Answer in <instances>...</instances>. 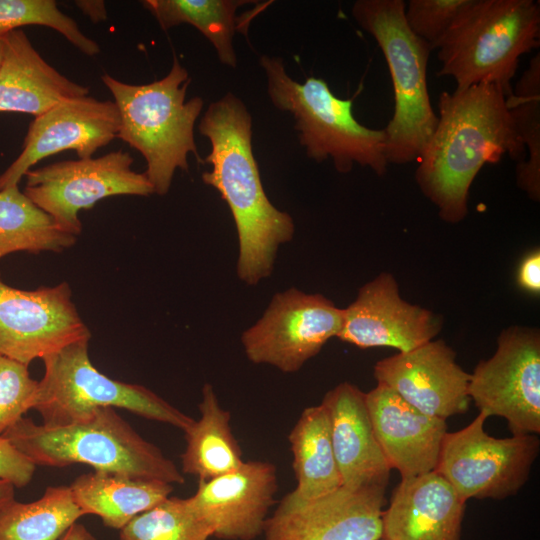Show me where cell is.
Segmentation results:
<instances>
[{
  "label": "cell",
  "mask_w": 540,
  "mask_h": 540,
  "mask_svg": "<svg viewBox=\"0 0 540 540\" xmlns=\"http://www.w3.org/2000/svg\"><path fill=\"white\" fill-rule=\"evenodd\" d=\"M441 327L439 316L405 301L394 276L385 272L364 284L343 309L337 338L359 348L393 347L408 352L433 340Z\"/></svg>",
  "instance_id": "16"
},
{
  "label": "cell",
  "mask_w": 540,
  "mask_h": 540,
  "mask_svg": "<svg viewBox=\"0 0 540 540\" xmlns=\"http://www.w3.org/2000/svg\"><path fill=\"white\" fill-rule=\"evenodd\" d=\"M403 0H358L352 15L382 50L394 91V113L384 128L388 164L418 161L438 123L428 94L431 47L415 36L404 18Z\"/></svg>",
  "instance_id": "5"
},
{
  "label": "cell",
  "mask_w": 540,
  "mask_h": 540,
  "mask_svg": "<svg viewBox=\"0 0 540 540\" xmlns=\"http://www.w3.org/2000/svg\"><path fill=\"white\" fill-rule=\"evenodd\" d=\"M521 288L538 294L540 292V252L538 249L530 252L521 261L517 274Z\"/></svg>",
  "instance_id": "35"
},
{
  "label": "cell",
  "mask_w": 540,
  "mask_h": 540,
  "mask_svg": "<svg viewBox=\"0 0 540 540\" xmlns=\"http://www.w3.org/2000/svg\"><path fill=\"white\" fill-rule=\"evenodd\" d=\"M15 500V487L12 483L0 479V509Z\"/></svg>",
  "instance_id": "38"
},
{
  "label": "cell",
  "mask_w": 540,
  "mask_h": 540,
  "mask_svg": "<svg viewBox=\"0 0 540 540\" xmlns=\"http://www.w3.org/2000/svg\"><path fill=\"white\" fill-rule=\"evenodd\" d=\"M365 398L389 468L396 469L401 479L434 471L447 432L446 420L419 411L382 384L365 393Z\"/></svg>",
  "instance_id": "19"
},
{
  "label": "cell",
  "mask_w": 540,
  "mask_h": 540,
  "mask_svg": "<svg viewBox=\"0 0 540 540\" xmlns=\"http://www.w3.org/2000/svg\"><path fill=\"white\" fill-rule=\"evenodd\" d=\"M3 38L0 112L36 117L65 99L88 94V87L69 80L48 64L23 30H13Z\"/></svg>",
  "instance_id": "22"
},
{
  "label": "cell",
  "mask_w": 540,
  "mask_h": 540,
  "mask_svg": "<svg viewBox=\"0 0 540 540\" xmlns=\"http://www.w3.org/2000/svg\"><path fill=\"white\" fill-rule=\"evenodd\" d=\"M385 490L339 489L316 498L293 491L267 518L264 540H379Z\"/></svg>",
  "instance_id": "14"
},
{
  "label": "cell",
  "mask_w": 540,
  "mask_h": 540,
  "mask_svg": "<svg viewBox=\"0 0 540 540\" xmlns=\"http://www.w3.org/2000/svg\"><path fill=\"white\" fill-rule=\"evenodd\" d=\"M82 516L69 485L49 486L35 501L0 509V540H59Z\"/></svg>",
  "instance_id": "28"
},
{
  "label": "cell",
  "mask_w": 540,
  "mask_h": 540,
  "mask_svg": "<svg viewBox=\"0 0 540 540\" xmlns=\"http://www.w3.org/2000/svg\"><path fill=\"white\" fill-rule=\"evenodd\" d=\"M120 115L114 101L91 96L65 99L30 123L19 156L0 175V191L18 186L39 161L73 150L80 159L91 158L120 130Z\"/></svg>",
  "instance_id": "15"
},
{
  "label": "cell",
  "mask_w": 540,
  "mask_h": 540,
  "mask_svg": "<svg viewBox=\"0 0 540 540\" xmlns=\"http://www.w3.org/2000/svg\"><path fill=\"white\" fill-rule=\"evenodd\" d=\"M198 407L200 418L184 431L181 472L206 481L238 468L244 461L232 432L231 414L220 406L211 384H204Z\"/></svg>",
  "instance_id": "24"
},
{
  "label": "cell",
  "mask_w": 540,
  "mask_h": 540,
  "mask_svg": "<svg viewBox=\"0 0 540 540\" xmlns=\"http://www.w3.org/2000/svg\"><path fill=\"white\" fill-rule=\"evenodd\" d=\"M2 436L36 466L84 464L135 479L172 485L185 482L174 462L111 407L63 426L37 424L24 416Z\"/></svg>",
  "instance_id": "3"
},
{
  "label": "cell",
  "mask_w": 540,
  "mask_h": 540,
  "mask_svg": "<svg viewBox=\"0 0 540 540\" xmlns=\"http://www.w3.org/2000/svg\"><path fill=\"white\" fill-rule=\"evenodd\" d=\"M90 339L67 282L22 290L3 282L0 275V354L29 366Z\"/></svg>",
  "instance_id": "13"
},
{
  "label": "cell",
  "mask_w": 540,
  "mask_h": 540,
  "mask_svg": "<svg viewBox=\"0 0 540 540\" xmlns=\"http://www.w3.org/2000/svg\"><path fill=\"white\" fill-rule=\"evenodd\" d=\"M198 129L211 143L203 161L212 170L202 180L227 203L238 236L237 276L255 286L272 274L280 246L293 239V218L264 191L252 152V117L239 98L229 92L211 103Z\"/></svg>",
  "instance_id": "2"
},
{
  "label": "cell",
  "mask_w": 540,
  "mask_h": 540,
  "mask_svg": "<svg viewBox=\"0 0 540 540\" xmlns=\"http://www.w3.org/2000/svg\"><path fill=\"white\" fill-rule=\"evenodd\" d=\"M374 377L377 384L429 416L446 420L469 408L470 374L456 362V353L443 340H431L379 360Z\"/></svg>",
  "instance_id": "17"
},
{
  "label": "cell",
  "mask_w": 540,
  "mask_h": 540,
  "mask_svg": "<svg viewBox=\"0 0 540 540\" xmlns=\"http://www.w3.org/2000/svg\"><path fill=\"white\" fill-rule=\"evenodd\" d=\"M69 487L84 515H96L118 530L173 492L169 483L95 470L76 477Z\"/></svg>",
  "instance_id": "23"
},
{
  "label": "cell",
  "mask_w": 540,
  "mask_h": 540,
  "mask_svg": "<svg viewBox=\"0 0 540 540\" xmlns=\"http://www.w3.org/2000/svg\"><path fill=\"white\" fill-rule=\"evenodd\" d=\"M321 403L329 414L342 486L386 490L391 469L375 437L365 393L352 383L342 382L329 390Z\"/></svg>",
  "instance_id": "20"
},
{
  "label": "cell",
  "mask_w": 540,
  "mask_h": 540,
  "mask_svg": "<svg viewBox=\"0 0 540 540\" xmlns=\"http://www.w3.org/2000/svg\"><path fill=\"white\" fill-rule=\"evenodd\" d=\"M277 489V471L271 462L244 461L228 473L199 481L188 500L212 536L253 540L263 533Z\"/></svg>",
  "instance_id": "18"
},
{
  "label": "cell",
  "mask_w": 540,
  "mask_h": 540,
  "mask_svg": "<svg viewBox=\"0 0 540 540\" xmlns=\"http://www.w3.org/2000/svg\"><path fill=\"white\" fill-rule=\"evenodd\" d=\"M212 531L188 498L169 496L120 529L119 540H208Z\"/></svg>",
  "instance_id": "30"
},
{
  "label": "cell",
  "mask_w": 540,
  "mask_h": 540,
  "mask_svg": "<svg viewBox=\"0 0 540 540\" xmlns=\"http://www.w3.org/2000/svg\"><path fill=\"white\" fill-rule=\"evenodd\" d=\"M133 157L122 150L97 158L56 162L26 174L24 194L65 231H82L79 212L105 198L149 196L154 188L146 174L134 171Z\"/></svg>",
  "instance_id": "10"
},
{
  "label": "cell",
  "mask_w": 540,
  "mask_h": 540,
  "mask_svg": "<svg viewBox=\"0 0 540 540\" xmlns=\"http://www.w3.org/2000/svg\"><path fill=\"white\" fill-rule=\"evenodd\" d=\"M342 324L343 309L330 299L291 287L272 297L262 316L242 333L241 343L252 363L294 373L338 336Z\"/></svg>",
  "instance_id": "11"
},
{
  "label": "cell",
  "mask_w": 540,
  "mask_h": 540,
  "mask_svg": "<svg viewBox=\"0 0 540 540\" xmlns=\"http://www.w3.org/2000/svg\"><path fill=\"white\" fill-rule=\"evenodd\" d=\"M379 540H384V539L381 538V539H379Z\"/></svg>",
  "instance_id": "40"
},
{
  "label": "cell",
  "mask_w": 540,
  "mask_h": 540,
  "mask_svg": "<svg viewBox=\"0 0 540 540\" xmlns=\"http://www.w3.org/2000/svg\"><path fill=\"white\" fill-rule=\"evenodd\" d=\"M464 501L437 472L401 479L382 514L384 540H461Z\"/></svg>",
  "instance_id": "21"
},
{
  "label": "cell",
  "mask_w": 540,
  "mask_h": 540,
  "mask_svg": "<svg viewBox=\"0 0 540 540\" xmlns=\"http://www.w3.org/2000/svg\"><path fill=\"white\" fill-rule=\"evenodd\" d=\"M89 341L70 344L42 359L44 374L38 381L33 405L46 426L84 421L103 407L125 409L137 416L169 424L183 432L194 422L143 385L112 379L91 362Z\"/></svg>",
  "instance_id": "8"
},
{
  "label": "cell",
  "mask_w": 540,
  "mask_h": 540,
  "mask_svg": "<svg viewBox=\"0 0 540 540\" xmlns=\"http://www.w3.org/2000/svg\"><path fill=\"white\" fill-rule=\"evenodd\" d=\"M59 540H96V538L83 524L76 522Z\"/></svg>",
  "instance_id": "37"
},
{
  "label": "cell",
  "mask_w": 540,
  "mask_h": 540,
  "mask_svg": "<svg viewBox=\"0 0 540 540\" xmlns=\"http://www.w3.org/2000/svg\"><path fill=\"white\" fill-rule=\"evenodd\" d=\"M36 465L17 450L7 439L0 437V479L15 488H23L30 483Z\"/></svg>",
  "instance_id": "34"
},
{
  "label": "cell",
  "mask_w": 540,
  "mask_h": 540,
  "mask_svg": "<svg viewBox=\"0 0 540 540\" xmlns=\"http://www.w3.org/2000/svg\"><path fill=\"white\" fill-rule=\"evenodd\" d=\"M26 25H41L62 34L88 56L100 53L99 45L85 36L78 24L54 0H0V36Z\"/></svg>",
  "instance_id": "31"
},
{
  "label": "cell",
  "mask_w": 540,
  "mask_h": 540,
  "mask_svg": "<svg viewBox=\"0 0 540 540\" xmlns=\"http://www.w3.org/2000/svg\"><path fill=\"white\" fill-rule=\"evenodd\" d=\"M260 63L271 102L293 115L294 128L309 158L318 163L331 158L339 173L350 172L354 163L380 176L386 173L385 130L360 124L352 113V98L336 97L321 78L308 77L303 83L293 80L281 58L263 55Z\"/></svg>",
  "instance_id": "6"
},
{
  "label": "cell",
  "mask_w": 540,
  "mask_h": 540,
  "mask_svg": "<svg viewBox=\"0 0 540 540\" xmlns=\"http://www.w3.org/2000/svg\"><path fill=\"white\" fill-rule=\"evenodd\" d=\"M517 134L527 153L517 164L518 186L534 201L540 198V54L530 61L506 98Z\"/></svg>",
  "instance_id": "29"
},
{
  "label": "cell",
  "mask_w": 540,
  "mask_h": 540,
  "mask_svg": "<svg viewBox=\"0 0 540 540\" xmlns=\"http://www.w3.org/2000/svg\"><path fill=\"white\" fill-rule=\"evenodd\" d=\"M540 5L535 0H474L438 49V75L459 89L477 84L512 92L520 57L539 47Z\"/></svg>",
  "instance_id": "7"
},
{
  "label": "cell",
  "mask_w": 540,
  "mask_h": 540,
  "mask_svg": "<svg viewBox=\"0 0 540 540\" xmlns=\"http://www.w3.org/2000/svg\"><path fill=\"white\" fill-rule=\"evenodd\" d=\"M253 3L245 0H146L142 5L168 30L182 23L198 29L215 47L219 60L233 68L237 59L233 36L238 30V7Z\"/></svg>",
  "instance_id": "27"
},
{
  "label": "cell",
  "mask_w": 540,
  "mask_h": 540,
  "mask_svg": "<svg viewBox=\"0 0 540 540\" xmlns=\"http://www.w3.org/2000/svg\"><path fill=\"white\" fill-rule=\"evenodd\" d=\"M76 241L18 186L0 191V259L16 252L61 253Z\"/></svg>",
  "instance_id": "26"
},
{
  "label": "cell",
  "mask_w": 540,
  "mask_h": 540,
  "mask_svg": "<svg viewBox=\"0 0 540 540\" xmlns=\"http://www.w3.org/2000/svg\"><path fill=\"white\" fill-rule=\"evenodd\" d=\"M474 0H410L404 18L411 32L437 49Z\"/></svg>",
  "instance_id": "32"
},
{
  "label": "cell",
  "mask_w": 540,
  "mask_h": 540,
  "mask_svg": "<svg viewBox=\"0 0 540 540\" xmlns=\"http://www.w3.org/2000/svg\"><path fill=\"white\" fill-rule=\"evenodd\" d=\"M37 390L27 365L0 354V437L33 408Z\"/></svg>",
  "instance_id": "33"
},
{
  "label": "cell",
  "mask_w": 540,
  "mask_h": 540,
  "mask_svg": "<svg viewBox=\"0 0 540 540\" xmlns=\"http://www.w3.org/2000/svg\"><path fill=\"white\" fill-rule=\"evenodd\" d=\"M507 96L493 84L456 88L439 96L438 123L417 161L415 178L448 223L467 215L470 186L485 164L497 163L506 154L517 164L526 158Z\"/></svg>",
  "instance_id": "1"
},
{
  "label": "cell",
  "mask_w": 540,
  "mask_h": 540,
  "mask_svg": "<svg viewBox=\"0 0 540 540\" xmlns=\"http://www.w3.org/2000/svg\"><path fill=\"white\" fill-rule=\"evenodd\" d=\"M101 80L119 111L117 138L142 154L154 193L167 194L176 169L188 170L189 153L204 163L194 141L203 100H185L191 79L175 55L169 73L152 83L128 84L107 74Z\"/></svg>",
  "instance_id": "4"
},
{
  "label": "cell",
  "mask_w": 540,
  "mask_h": 540,
  "mask_svg": "<svg viewBox=\"0 0 540 540\" xmlns=\"http://www.w3.org/2000/svg\"><path fill=\"white\" fill-rule=\"evenodd\" d=\"M487 418L479 412L463 429L447 431L434 470L466 502L516 495L528 481L539 454L535 434L496 438L484 430Z\"/></svg>",
  "instance_id": "9"
},
{
  "label": "cell",
  "mask_w": 540,
  "mask_h": 540,
  "mask_svg": "<svg viewBox=\"0 0 540 540\" xmlns=\"http://www.w3.org/2000/svg\"><path fill=\"white\" fill-rule=\"evenodd\" d=\"M3 54H4V38L3 36H0V66L3 59Z\"/></svg>",
  "instance_id": "39"
},
{
  "label": "cell",
  "mask_w": 540,
  "mask_h": 540,
  "mask_svg": "<svg viewBox=\"0 0 540 540\" xmlns=\"http://www.w3.org/2000/svg\"><path fill=\"white\" fill-rule=\"evenodd\" d=\"M288 440L297 481L293 490L296 495L316 498L342 486L332 446L330 418L322 403L302 411Z\"/></svg>",
  "instance_id": "25"
},
{
  "label": "cell",
  "mask_w": 540,
  "mask_h": 540,
  "mask_svg": "<svg viewBox=\"0 0 540 540\" xmlns=\"http://www.w3.org/2000/svg\"><path fill=\"white\" fill-rule=\"evenodd\" d=\"M75 3L84 14L89 16L91 21L96 23L107 19V11L103 1L82 0Z\"/></svg>",
  "instance_id": "36"
},
{
  "label": "cell",
  "mask_w": 540,
  "mask_h": 540,
  "mask_svg": "<svg viewBox=\"0 0 540 540\" xmlns=\"http://www.w3.org/2000/svg\"><path fill=\"white\" fill-rule=\"evenodd\" d=\"M469 398L479 412L506 419L512 435L540 433V334L511 326L495 353L470 374Z\"/></svg>",
  "instance_id": "12"
}]
</instances>
